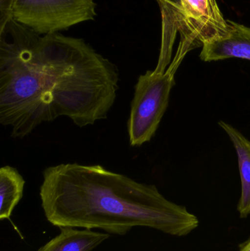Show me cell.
Masks as SVG:
<instances>
[{
	"mask_svg": "<svg viewBox=\"0 0 250 251\" xmlns=\"http://www.w3.org/2000/svg\"><path fill=\"white\" fill-rule=\"evenodd\" d=\"M25 181L19 171L6 165L0 169V219L10 218L23 197Z\"/></svg>",
	"mask_w": 250,
	"mask_h": 251,
	"instance_id": "obj_9",
	"label": "cell"
},
{
	"mask_svg": "<svg viewBox=\"0 0 250 251\" xmlns=\"http://www.w3.org/2000/svg\"><path fill=\"white\" fill-rule=\"evenodd\" d=\"M230 31L226 38L203 46L200 57L204 62L218 61L229 58L250 60V28L227 20Z\"/></svg>",
	"mask_w": 250,
	"mask_h": 251,
	"instance_id": "obj_6",
	"label": "cell"
},
{
	"mask_svg": "<svg viewBox=\"0 0 250 251\" xmlns=\"http://www.w3.org/2000/svg\"><path fill=\"white\" fill-rule=\"evenodd\" d=\"M219 125L227 133L237 154L242 182L237 210L241 218H246L250 215V141L233 126L223 121L219 122Z\"/></svg>",
	"mask_w": 250,
	"mask_h": 251,
	"instance_id": "obj_7",
	"label": "cell"
},
{
	"mask_svg": "<svg viewBox=\"0 0 250 251\" xmlns=\"http://www.w3.org/2000/svg\"><path fill=\"white\" fill-rule=\"evenodd\" d=\"M239 251H250V240L241 245Z\"/></svg>",
	"mask_w": 250,
	"mask_h": 251,
	"instance_id": "obj_12",
	"label": "cell"
},
{
	"mask_svg": "<svg viewBox=\"0 0 250 251\" xmlns=\"http://www.w3.org/2000/svg\"><path fill=\"white\" fill-rule=\"evenodd\" d=\"M94 0H16L11 19L40 35L57 33L93 20Z\"/></svg>",
	"mask_w": 250,
	"mask_h": 251,
	"instance_id": "obj_4",
	"label": "cell"
},
{
	"mask_svg": "<svg viewBox=\"0 0 250 251\" xmlns=\"http://www.w3.org/2000/svg\"><path fill=\"white\" fill-rule=\"evenodd\" d=\"M40 197L45 218L60 228H100L124 235L134 227H147L183 237L199 226L195 215L166 199L154 184L100 165L45 168Z\"/></svg>",
	"mask_w": 250,
	"mask_h": 251,
	"instance_id": "obj_2",
	"label": "cell"
},
{
	"mask_svg": "<svg viewBox=\"0 0 250 251\" xmlns=\"http://www.w3.org/2000/svg\"><path fill=\"white\" fill-rule=\"evenodd\" d=\"M179 65L173 61L164 73L148 71L138 78L127 123L129 143L133 147L142 146L155 135L168 107Z\"/></svg>",
	"mask_w": 250,
	"mask_h": 251,
	"instance_id": "obj_3",
	"label": "cell"
},
{
	"mask_svg": "<svg viewBox=\"0 0 250 251\" xmlns=\"http://www.w3.org/2000/svg\"><path fill=\"white\" fill-rule=\"evenodd\" d=\"M110 237V234L89 228L62 227L60 233L38 251H91Z\"/></svg>",
	"mask_w": 250,
	"mask_h": 251,
	"instance_id": "obj_8",
	"label": "cell"
},
{
	"mask_svg": "<svg viewBox=\"0 0 250 251\" xmlns=\"http://www.w3.org/2000/svg\"><path fill=\"white\" fill-rule=\"evenodd\" d=\"M118 82L117 66L82 38L13 19L0 29V123L15 138L61 116L79 127L107 119Z\"/></svg>",
	"mask_w": 250,
	"mask_h": 251,
	"instance_id": "obj_1",
	"label": "cell"
},
{
	"mask_svg": "<svg viewBox=\"0 0 250 251\" xmlns=\"http://www.w3.org/2000/svg\"><path fill=\"white\" fill-rule=\"evenodd\" d=\"M159 3L161 13H174L179 16L180 1L179 0H157Z\"/></svg>",
	"mask_w": 250,
	"mask_h": 251,
	"instance_id": "obj_11",
	"label": "cell"
},
{
	"mask_svg": "<svg viewBox=\"0 0 250 251\" xmlns=\"http://www.w3.org/2000/svg\"><path fill=\"white\" fill-rule=\"evenodd\" d=\"M16 0H0V29L11 19V10Z\"/></svg>",
	"mask_w": 250,
	"mask_h": 251,
	"instance_id": "obj_10",
	"label": "cell"
},
{
	"mask_svg": "<svg viewBox=\"0 0 250 251\" xmlns=\"http://www.w3.org/2000/svg\"><path fill=\"white\" fill-rule=\"evenodd\" d=\"M178 23L184 37L176 54L182 59L189 50L226 38L230 31L216 0H180Z\"/></svg>",
	"mask_w": 250,
	"mask_h": 251,
	"instance_id": "obj_5",
	"label": "cell"
},
{
	"mask_svg": "<svg viewBox=\"0 0 250 251\" xmlns=\"http://www.w3.org/2000/svg\"><path fill=\"white\" fill-rule=\"evenodd\" d=\"M179 1H180V0H179Z\"/></svg>",
	"mask_w": 250,
	"mask_h": 251,
	"instance_id": "obj_13",
	"label": "cell"
}]
</instances>
